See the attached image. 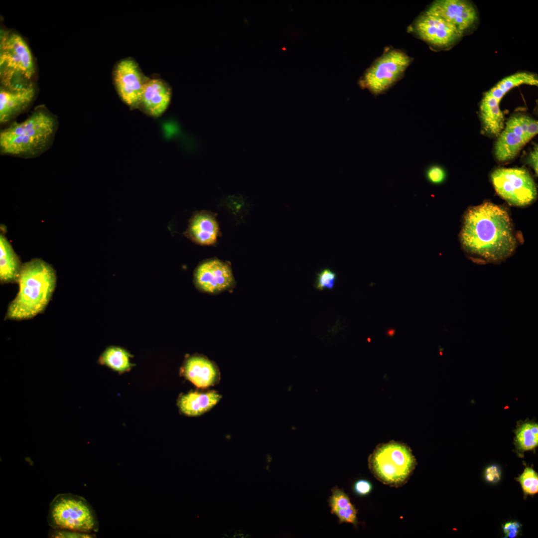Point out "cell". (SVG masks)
<instances>
[{"label":"cell","instance_id":"cell-1","mask_svg":"<svg viewBox=\"0 0 538 538\" xmlns=\"http://www.w3.org/2000/svg\"><path fill=\"white\" fill-rule=\"evenodd\" d=\"M461 244L469 256L480 263H498L516 247L513 225L506 210L490 202L471 207L466 213L460 232Z\"/></svg>","mask_w":538,"mask_h":538},{"label":"cell","instance_id":"cell-2","mask_svg":"<svg viewBox=\"0 0 538 538\" xmlns=\"http://www.w3.org/2000/svg\"><path fill=\"white\" fill-rule=\"evenodd\" d=\"M17 282L18 293L8 307L5 318L30 319L43 312L50 301L56 285L55 271L44 261L33 259L22 266Z\"/></svg>","mask_w":538,"mask_h":538},{"label":"cell","instance_id":"cell-3","mask_svg":"<svg viewBox=\"0 0 538 538\" xmlns=\"http://www.w3.org/2000/svg\"><path fill=\"white\" fill-rule=\"evenodd\" d=\"M57 127L54 115L38 108L25 121L13 123L1 131V153L26 158L38 156L50 146Z\"/></svg>","mask_w":538,"mask_h":538},{"label":"cell","instance_id":"cell-4","mask_svg":"<svg viewBox=\"0 0 538 538\" xmlns=\"http://www.w3.org/2000/svg\"><path fill=\"white\" fill-rule=\"evenodd\" d=\"M36 68L30 49L17 32L1 29L0 87L18 91L34 85Z\"/></svg>","mask_w":538,"mask_h":538},{"label":"cell","instance_id":"cell-5","mask_svg":"<svg viewBox=\"0 0 538 538\" xmlns=\"http://www.w3.org/2000/svg\"><path fill=\"white\" fill-rule=\"evenodd\" d=\"M368 463L375 477L384 484L394 487L406 483L416 464L410 450L396 442L378 447L369 457Z\"/></svg>","mask_w":538,"mask_h":538},{"label":"cell","instance_id":"cell-6","mask_svg":"<svg viewBox=\"0 0 538 538\" xmlns=\"http://www.w3.org/2000/svg\"><path fill=\"white\" fill-rule=\"evenodd\" d=\"M47 522L52 529L90 534L98 529L91 505L84 498L71 493L59 494L49 505Z\"/></svg>","mask_w":538,"mask_h":538},{"label":"cell","instance_id":"cell-7","mask_svg":"<svg viewBox=\"0 0 538 538\" xmlns=\"http://www.w3.org/2000/svg\"><path fill=\"white\" fill-rule=\"evenodd\" d=\"M491 179L497 194L511 205L525 206L536 198V184L525 169L498 168L492 173Z\"/></svg>","mask_w":538,"mask_h":538},{"label":"cell","instance_id":"cell-8","mask_svg":"<svg viewBox=\"0 0 538 538\" xmlns=\"http://www.w3.org/2000/svg\"><path fill=\"white\" fill-rule=\"evenodd\" d=\"M410 61V57L402 51H389L367 70L362 85L375 96L382 94L399 79Z\"/></svg>","mask_w":538,"mask_h":538},{"label":"cell","instance_id":"cell-9","mask_svg":"<svg viewBox=\"0 0 538 538\" xmlns=\"http://www.w3.org/2000/svg\"><path fill=\"white\" fill-rule=\"evenodd\" d=\"M113 79L122 100L131 108L139 106L144 86L149 78L143 75L137 64L131 58L121 60L115 67Z\"/></svg>","mask_w":538,"mask_h":538},{"label":"cell","instance_id":"cell-10","mask_svg":"<svg viewBox=\"0 0 538 538\" xmlns=\"http://www.w3.org/2000/svg\"><path fill=\"white\" fill-rule=\"evenodd\" d=\"M414 27L416 33L422 39L438 47L453 44L463 34L441 17L427 11L418 18Z\"/></svg>","mask_w":538,"mask_h":538},{"label":"cell","instance_id":"cell-11","mask_svg":"<svg viewBox=\"0 0 538 538\" xmlns=\"http://www.w3.org/2000/svg\"><path fill=\"white\" fill-rule=\"evenodd\" d=\"M426 11L441 17L462 33L478 18L475 7L465 0H436Z\"/></svg>","mask_w":538,"mask_h":538},{"label":"cell","instance_id":"cell-12","mask_svg":"<svg viewBox=\"0 0 538 538\" xmlns=\"http://www.w3.org/2000/svg\"><path fill=\"white\" fill-rule=\"evenodd\" d=\"M194 278L197 287L208 293L225 290L234 283L230 267L217 259L209 260L200 264L195 270Z\"/></svg>","mask_w":538,"mask_h":538},{"label":"cell","instance_id":"cell-13","mask_svg":"<svg viewBox=\"0 0 538 538\" xmlns=\"http://www.w3.org/2000/svg\"><path fill=\"white\" fill-rule=\"evenodd\" d=\"M171 98L170 86L160 79H149L146 82L140 103L145 112L157 117L167 109Z\"/></svg>","mask_w":538,"mask_h":538},{"label":"cell","instance_id":"cell-14","mask_svg":"<svg viewBox=\"0 0 538 538\" xmlns=\"http://www.w3.org/2000/svg\"><path fill=\"white\" fill-rule=\"evenodd\" d=\"M36 95L35 85L28 88L12 91L0 87V122L6 123L26 110Z\"/></svg>","mask_w":538,"mask_h":538},{"label":"cell","instance_id":"cell-15","mask_svg":"<svg viewBox=\"0 0 538 538\" xmlns=\"http://www.w3.org/2000/svg\"><path fill=\"white\" fill-rule=\"evenodd\" d=\"M218 233V225L214 216L201 212L192 217L184 234L195 243L210 245L216 242Z\"/></svg>","mask_w":538,"mask_h":538},{"label":"cell","instance_id":"cell-16","mask_svg":"<svg viewBox=\"0 0 538 538\" xmlns=\"http://www.w3.org/2000/svg\"><path fill=\"white\" fill-rule=\"evenodd\" d=\"M184 374L185 377L198 388H206L215 384L218 372L209 360L200 356L189 358L186 362Z\"/></svg>","mask_w":538,"mask_h":538},{"label":"cell","instance_id":"cell-17","mask_svg":"<svg viewBox=\"0 0 538 538\" xmlns=\"http://www.w3.org/2000/svg\"><path fill=\"white\" fill-rule=\"evenodd\" d=\"M500 101L486 92L480 105V117L485 131L499 136L504 129V118L500 107Z\"/></svg>","mask_w":538,"mask_h":538},{"label":"cell","instance_id":"cell-18","mask_svg":"<svg viewBox=\"0 0 538 538\" xmlns=\"http://www.w3.org/2000/svg\"><path fill=\"white\" fill-rule=\"evenodd\" d=\"M221 398V395L215 391L190 392L180 398L178 405L180 410L187 415H200L211 409Z\"/></svg>","mask_w":538,"mask_h":538},{"label":"cell","instance_id":"cell-19","mask_svg":"<svg viewBox=\"0 0 538 538\" xmlns=\"http://www.w3.org/2000/svg\"><path fill=\"white\" fill-rule=\"evenodd\" d=\"M22 266L9 242L0 236V279L1 282L17 281Z\"/></svg>","mask_w":538,"mask_h":538},{"label":"cell","instance_id":"cell-20","mask_svg":"<svg viewBox=\"0 0 538 538\" xmlns=\"http://www.w3.org/2000/svg\"><path fill=\"white\" fill-rule=\"evenodd\" d=\"M331 513L338 518L340 523H347L357 526V510L350 501L349 496L337 487L332 489L329 500Z\"/></svg>","mask_w":538,"mask_h":538},{"label":"cell","instance_id":"cell-21","mask_svg":"<svg viewBox=\"0 0 538 538\" xmlns=\"http://www.w3.org/2000/svg\"><path fill=\"white\" fill-rule=\"evenodd\" d=\"M526 143L521 136L505 128L499 135L495 145L496 157L501 162L511 160Z\"/></svg>","mask_w":538,"mask_h":538},{"label":"cell","instance_id":"cell-22","mask_svg":"<svg viewBox=\"0 0 538 538\" xmlns=\"http://www.w3.org/2000/svg\"><path fill=\"white\" fill-rule=\"evenodd\" d=\"M524 84L537 86V75L526 72H518L503 78L492 89L499 97L503 98L509 91Z\"/></svg>","mask_w":538,"mask_h":538},{"label":"cell","instance_id":"cell-23","mask_svg":"<svg viewBox=\"0 0 538 538\" xmlns=\"http://www.w3.org/2000/svg\"><path fill=\"white\" fill-rule=\"evenodd\" d=\"M130 354L117 347H110L102 353L99 359L100 364L118 372H125L131 367Z\"/></svg>","mask_w":538,"mask_h":538},{"label":"cell","instance_id":"cell-24","mask_svg":"<svg viewBox=\"0 0 538 538\" xmlns=\"http://www.w3.org/2000/svg\"><path fill=\"white\" fill-rule=\"evenodd\" d=\"M515 434V444L521 452L532 450L538 446V423H524L516 429Z\"/></svg>","mask_w":538,"mask_h":538},{"label":"cell","instance_id":"cell-25","mask_svg":"<svg viewBox=\"0 0 538 538\" xmlns=\"http://www.w3.org/2000/svg\"><path fill=\"white\" fill-rule=\"evenodd\" d=\"M516 480L520 483L525 496L538 493V475L532 468L526 467Z\"/></svg>","mask_w":538,"mask_h":538},{"label":"cell","instance_id":"cell-26","mask_svg":"<svg viewBox=\"0 0 538 538\" xmlns=\"http://www.w3.org/2000/svg\"><path fill=\"white\" fill-rule=\"evenodd\" d=\"M337 274L329 268L321 269L316 274L314 287L320 291L325 289L332 290L335 286Z\"/></svg>","mask_w":538,"mask_h":538},{"label":"cell","instance_id":"cell-27","mask_svg":"<svg viewBox=\"0 0 538 538\" xmlns=\"http://www.w3.org/2000/svg\"><path fill=\"white\" fill-rule=\"evenodd\" d=\"M517 117L525 135L529 141L538 134V121L526 115H518Z\"/></svg>","mask_w":538,"mask_h":538},{"label":"cell","instance_id":"cell-28","mask_svg":"<svg viewBox=\"0 0 538 538\" xmlns=\"http://www.w3.org/2000/svg\"><path fill=\"white\" fill-rule=\"evenodd\" d=\"M425 175L428 180L433 184L442 183L446 178V172L440 166L433 165L426 170Z\"/></svg>","mask_w":538,"mask_h":538},{"label":"cell","instance_id":"cell-29","mask_svg":"<svg viewBox=\"0 0 538 538\" xmlns=\"http://www.w3.org/2000/svg\"><path fill=\"white\" fill-rule=\"evenodd\" d=\"M49 534V537L57 538H93L94 536L89 533L53 529H52Z\"/></svg>","mask_w":538,"mask_h":538},{"label":"cell","instance_id":"cell-30","mask_svg":"<svg viewBox=\"0 0 538 538\" xmlns=\"http://www.w3.org/2000/svg\"><path fill=\"white\" fill-rule=\"evenodd\" d=\"M501 472L500 468L496 465L488 466L485 471L484 476L487 481L491 483H496L501 479Z\"/></svg>","mask_w":538,"mask_h":538},{"label":"cell","instance_id":"cell-31","mask_svg":"<svg viewBox=\"0 0 538 538\" xmlns=\"http://www.w3.org/2000/svg\"><path fill=\"white\" fill-rule=\"evenodd\" d=\"M521 528V524L515 521L507 522L503 527L505 536L509 538H516L520 533Z\"/></svg>","mask_w":538,"mask_h":538},{"label":"cell","instance_id":"cell-32","mask_svg":"<svg viewBox=\"0 0 538 538\" xmlns=\"http://www.w3.org/2000/svg\"><path fill=\"white\" fill-rule=\"evenodd\" d=\"M371 484L367 480L364 479L358 480L355 482L353 485L354 492L359 496H365L369 494L372 490Z\"/></svg>","mask_w":538,"mask_h":538},{"label":"cell","instance_id":"cell-33","mask_svg":"<svg viewBox=\"0 0 538 538\" xmlns=\"http://www.w3.org/2000/svg\"><path fill=\"white\" fill-rule=\"evenodd\" d=\"M538 148L536 145L534 150L530 153L529 157V162L533 167L537 174H538Z\"/></svg>","mask_w":538,"mask_h":538},{"label":"cell","instance_id":"cell-34","mask_svg":"<svg viewBox=\"0 0 538 538\" xmlns=\"http://www.w3.org/2000/svg\"><path fill=\"white\" fill-rule=\"evenodd\" d=\"M388 332V334L392 335L394 334L395 331L394 330L391 329V330H389Z\"/></svg>","mask_w":538,"mask_h":538}]
</instances>
